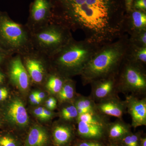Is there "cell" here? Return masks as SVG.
<instances>
[{
    "instance_id": "7",
    "label": "cell",
    "mask_w": 146,
    "mask_h": 146,
    "mask_svg": "<svg viewBox=\"0 0 146 146\" xmlns=\"http://www.w3.org/2000/svg\"><path fill=\"white\" fill-rule=\"evenodd\" d=\"M118 92L142 98L146 94L145 74L137 67L127 66L123 73L121 82L117 84Z\"/></svg>"
},
{
    "instance_id": "13",
    "label": "cell",
    "mask_w": 146,
    "mask_h": 146,
    "mask_svg": "<svg viewBox=\"0 0 146 146\" xmlns=\"http://www.w3.org/2000/svg\"><path fill=\"white\" fill-rule=\"evenodd\" d=\"M92 83L90 96L96 103L117 95V84L112 77L100 79Z\"/></svg>"
},
{
    "instance_id": "35",
    "label": "cell",
    "mask_w": 146,
    "mask_h": 146,
    "mask_svg": "<svg viewBox=\"0 0 146 146\" xmlns=\"http://www.w3.org/2000/svg\"><path fill=\"white\" fill-rule=\"evenodd\" d=\"M133 0H125L126 6L128 11H130L132 7Z\"/></svg>"
},
{
    "instance_id": "20",
    "label": "cell",
    "mask_w": 146,
    "mask_h": 146,
    "mask_svg": "<svg viewBox=\"0 0 146 146\" xmlns=\"http://www.w3.org/2000/svg\"><path fill=\"white\" fill-rule=\"evenodd\" d=\"M50 74L46 79V87L51 94L57 95L62 89L66 79L58 73Z\"/></svg>"
},
{
    "instance_id": "16",
    "label": "cell",
    "mask_w": 146,
    "mask_h": 146,
    "mask_svg": "<svg viewBox=\"0 0 146 146\" xmlns=\"http://www.w3.org/2000/svg\"><path fill=\"white\" fill-rule=\"evenodd\" d=\"M48 141V134L45 129L39 126H35L30 130L25 146H44Z\"/></svg>"
},
{
    "instance_id": "29",
    "label": "cell",
    "mask_w": 146,
    "mask_h": 146,
    "mask_svg": "<svg viewBox=\"0 0 146 146\" xmlns=\"http://www.w3.org/2000/svg\"><path fill=\"white\" fill-rule=\"evenodd\" d=\"M43 109H44V108L39 107L35 109L34 110V115L36 117L42 120H44Z\"/></svg>"
},
{
    "instance_id": "19",
    "label": "cell",
    "mask_w": 146,
    "mask_h": 146,
    "mask_svg": "<svg viewBox=\"0 0 146 146\" xmlns=\"http://www.w3.org/2000/svg\"><path fill=\"white\" fill-rule=\"evenodd\" d=\"M74 103L78 115L96 110V103L90 96H84L78 95L76 97Z\"/></svg>"
},
{
    "instance_id": "28",
    "label": "cell",
    "mask_w": 146,
    "mask_h": 146,
    "mask_svg": "<svg viewBox=\"0 0 146 146\" xmlns=\"http://www.w3.org/2000/svg\"><path fill=\"white\" fill-rule=\"evenodd\" d=\"M134 6L136 8L138 9L145 10L146 0H137L135 2Z\"/></svg>"
},
{
    "instance_id": "37",
    "label": "cell",
    "mask_w": 146,
    "mask_h": 146,
    "mask_svg": "<svg viewBox=\"0 0 146 146\" xmlns=\"http://www.w3.org/2000/svg\"><path fill=\"white\" fill-rule=\"evenodd\" d=\"M5 78V77L4 75L0 71V84H1L3 82Z\"/></svg>"
},
{
    "instance_id": "36",
    "label": "cell",
    "mask_w": 146,
    "mask_h": 146,
    "mask_svg": "<svg viewBox=\"0 0 146 146\" xmlns=\"http://www.w3.org/2000/svg\"><path fill=\"white\" fill-rule=\"evenodd\" d=\"M139 146H146V138H144L141 139L140 145Z\"/></svg>"
},
{
    "instance_id": "3",
    "label": "cell",
    "mask_w": 146,
    "mask_h": 146,
    "mask_svg": "<svg viewBox=\"0 0 146 146\" xmlns=\"http://www.w3.org/2000/svg\"><path fill=\"white\" fill-rule=\"evenodd\" d=\"M68 27L52 20L31 32L33 50L49 57L70 42Z\"/></svg>"
},
{
    "instance_id": "11",
    "label": "cell",
    "mask_w": 146,
    "mask_h": 146,
    "mask_svg": "<svg viewBox=\"0 0 146 146\" xmlns=\"http://www.w3.org/2000/svg\"><path fill=\"white\" fill-rule=\"evenodd\" d=\"M126 110L131 119V126L135 129L146 125V98L127 95L125 100Z\"/></svg>"
},
{
    "instance_id": "18",
    "label": "cell",
    "mask_w": 146,
    "mask_h": 146,
    "mask_svg": "<svg viewBox=\"0 0 146 146\" xmlns=\"http://www.w3.org/2000/svg\"><path fill=\"white\" fill-rule=\"evenodd\" d=\"M61 103L74 102L76 97L75 87L72 80L66 79L62 89L56 95Z\"/></svg>"
},
{
    "instance_id": "14",
    "label": "cell",
    "mask_w": 146,
    "mask_h": 146,
    "mask_svg": "<svg viewBox=\"0 0 146 146\" xmlns=\"http://www.w3.org/2000/svg\"><path fill=\"white\" fill-rule=\"evenodd\" d=\"M7 117L11 122L16 125L25 127L29 123V117L23 103L21 100L15 99L9 105Z\"/></svg>"
},
{
    "instance_id": "33",
    "label": "cell",
    "mask_w": 146,
    "mask_h": 146,
    "mask_svg": "<svg viewBox=\"0 0 146 146\" xmlns=\"http://www.w3.org/2000/svg\"><path fill=\"white\" fill-rule=\"evenodd\" d=\"M30 100L31 102L33 104H38L40 103V102H39L37 98H36V96L34 92H33L29 96Z\"/></svg>"
},
{
    "instance_id": "23",
    "label": "cell",
    "mask_w": 146,
    "mask_h": 146,
    "mask_svg": "<svg viewBox=\"0 0 146 146\" xmlns=\"http://www.w3.org/2000/svg\"><path fill=\"white\" fill-rule=\"evenodd\" d=\"M141 140L137 134L129 133L122 139L125 146H139Z\"/></svg>"
},
{
    "instance_id": "38",
    "label": "cell",
    "mask_w": 146,
    "mask_h": 146,
    "mask_svg": "<svg viewBox=\"0 0 146 146\" xmlns=\"http://www.w3.org/2000/svg\"><path fill=\"white\" fill-rule=\"evenodd\" d=\"M146 33H145L143 35V36L141 37V39H142V42L144 44L146 45Z\"/></svg>"
},
{
    "instance_id": "17",
    "label": "cell",
    "mask_w": 146,
    "mask_h": 146,
    "mask_svg": "<svg viewBox=\"0 0 146 146\" xmlns=\"http://www.w3.org/2000/svg\"><path fill=\"white\" fill-rule=\"evenodd\" d=\"M72 136L70 126L60 124L56 126L53 132L54 142L56 146H61L68 143Z\"/></svg>"
},
{
    "instance_id": "4",
    "label": "cell",
    "mask_w": 146,
    "mask_h": 146,
    "mask_svg": "<svg viewBox=\"0 0 146 146\" xmlns=\"http://www.w3.org/2000/svg\"><path fill=\"white\" fill-rule=\"evenodd\" d=\"M89 51L82 46L70 41L48 57L50 64L64 76L81 74L89 61Z\"/></svg>"
},
{
    "instance_id": "10",
    "label": "cell",
    "mask_w": 146,
    "mask_h": 146,
    "mask_svg": "<svg viewBox=\"0 0 146 146\" xmlns=\"http://www.w3.org/2000/svg\"><path fill=\"white\" fill-rule=\"evenodd\" d=\"M8 61V75L10 81L21 91H26L30 80L21 55L12 56Z\"/></svg>"
},
{
    "instance_id": "22",
    "label": "cell",
    "mask_w": 146,
    "mask_h": 146,
    "mask_svg": "<svg viewBox=\"0 0 146 146\" xmlns=\"http://www.w3.org/2000/svg\"><path fill=\"white\" fill-rule=\"evenodd\" d=\"M133 24L135 27L142 28L146 27V16L145 13L140 11H135L132 13Z\"/></svg>"
},
{
    "instance_id": "9",
    "label": "cell",
    "mask_w": 146,
    "mask_h": 146,
    "mask_svg": "<svg viewBox=\"0 0 146 146\" xmlns=\"http://www.w3.org/2000/svg\"><path fill=\"white\" fill-rule=\"evenodd\" d=\"M52 20L51 7L48 0H34L30 6L25 25L32 32L44 26Z\"/></svg>"
},
{
    "instance_id": "15",
    "label": "cell",
    "mask_w": 146,
    "mask_h": 146,
    "mask_svg": "<svg viewBox=\"0 0 146 146\" xmlns=\"http://www.w3.org/2000/svg\"><path fill=\"white\" fill-rule=\"evenodd\" d=\"M131 125L122 119H117L108 125L107 131L109 137L112 139L122 138L130 133Z\"/></svg>"
},
{
    "instance_id": "5",
    "label": "cell",
    "mask_w": 146,
    "mask_h": 146,
    "mask_svg": "<svg viewBox=\"0 0 146 146\" xmlns=\"http://www.w3.org/2000/svg\"><path fill=\"white\" fill-rule=\"evenodd\" d=\"M121 56L118 49L111 48L89 60L81 74L84 82L92 83L107 76L117 65Z\"/></svg>"
},
{
    "instance_id": "30",
    "label": "cell",
    "mask_w": 146,
    "mask_h": 146,
    "mask_svg": "<svg viewBox=\"0 0 146 146\" xmlns=\"http://www.w3.org/2000/svg\"><path fill=\"white\" fill-rule=\"evenodd\" d=\"M11 56H12L8 54L5 51L1 49L0 48V64L2 63L6 60L8 59Z\"/></svg>"
},
{
    "instance_id": "2",
    "label": "cell",
    "mask_w": 146,
    "mask_h": 146,
    "mask_svg": "<svg viewBox=\"0 0 146 146\" xmlns=\"http://www.w3.org/2000/svg\"><path fill=\"white\" fill-rule=\"evenodd\" d=\"M0 48L11 56L22 55L33 50L29 29L7 13H0Z\"/></svg>"
},
{
    "instance_id": "21",
    "label": "cell",
    "mask_w": 146,
    "mask_h": 146,
    "mask_svg": "<svg viewBox=\"0 0 146 146\" xmlns=\"http://www.w3.org/2000/svg\"><path fill=\"white\" fill-rule=\"evenodd\" d=\"M60 117L65 122L75 121L76 123L78 114L74 102H70L69 104L64 106L60 110Z\"/></svg>"
},
{
    "instance_id": "8",
    "label": "cell",
    "mask_w": 146,
    "mask_h": 146,
    "mask_svg": "<svg viewBox=\"0 0 146 146\" xmlns=\"http://www.w3.org/2000/svg\"><path fill=\"white\" fill-rule=\"evenodd\" d=\"M21 56L33 82L39 84L46 79L47 66L50 64L48 56L34 50Z\"/></svg>"
},
{
    "instance_id": "27",
    "label": "cell",
    "mask_w": 146,
    "mask_h": 146,
    "mask_svg": "<svg viewBox=\"0 0 146 146\" xmlns=\"http://www.w3.org/2000/svg\"><path fill=\"white\" fill-rule=\"evenodd\" d=\"M78 146H103L102 144L97 141H84L79 143Z\"/></svg>"
},
{
    "instance_id": "24",
    "label": "cell",
    "mask_w": 146,
    "mask_h": 146,
    "mask_svg": "<svg viewBox=\"0 0 146 146\" xmlns=\"http://www.w3.org/2000/svg\"><path fill=\"white\" fill-rule=\"evenodd\" d=\"M0 146H17L16 141L11 136H5L0 137Z\"/></svg>"
},
{
    "instance_id": "31",
    "label": "cell",
    "mask_w": 146,
    "mask_h": 146,
    "mask_svg": "<svg viewBox=\"0 0 146 146\" xmlns=\"http://www.w3.org/2000/svg\"><path fill=\"white\" fill-rule=\"evenodd\" d=\"M8 96V90L5 87L0 88V102L5 100Z\"/></svg>"
},
{
    "instance_id": "6",
    "label": "cell",
    "mask_w": 146,
    "mask_h": 146,
    "mask_svg": "<svg viewBox=\"0 0 146 146\" xmlns=\"http://www.w3.org/2000/svg\"><path fill=\"white\" fill-rule=\"evenodd\" d=\"M109 122L107 117L97 110L84 113L78 115L77 120L78 133L86 139H99L107 131Z\"/></svg>"
},
{
    "instance_id": "25",
    "label": "cell",
    "mask_w": 146,
    "mask_h": 146,
    "mask_svg": "<svg viewBox=\"0 0 146 146\" xmlns=\"http://www.w3.org/2000/svg\"><path fill=\"white\" fill-rule=\"evenodd\" d=\"M45 105L47 109L53 110L57 106V100L54 97H50L45 103Z\"/></svg>"
},
{
    "instance_id": "26",
    "label": "cell",
    "mask_w": 146,
    "mask_h": 146,
    "mask_svg": "<svg viewBox=\"0 0 146 146\" xmlns=\"http://www.w3.org/2000/svg\"><path fill=\"white\" fill-rule=\"evenodd\" d=\"M137 58L143 63L146 62V49L145 48H143L140 50L138 52L137 55Z\"/></svg>"
},
{
    "instance_id": "34",
    "label": "cell",
    "mask_w": 146,
    "mask_h": 146,
    "mask_svg": "<svg viewBox=\"0 0 146 146\" xmlns=\"http://www.w3.org/2000/svg\"><path fill=\"white\" fill-rule=\"evenodd\" d=\"M34 93L35 96H36V98H37L40 102L45 98V94L44 92L36 91V92H34Z\"/></svg>"
},
{
    "instance_id": "12",
    "label": "cell",
    "mask_w": 146,
    "mask_h": 146,
    "mask_svg": "<svg viewBox=\"0 0 146 146\" xmlns=\"http://www.w3.org/2000/svg\"><path fill=\"white\" fill-rule=\"evenodd\" d=\"M96 109L102 115L119 119H122L127 111L125 100H121L118 95L96 103Z\"/></svg>"
},
{
    "instance_id": "1",
    "label": "cell",
    "mask_w": 146,
    "mask_h": 146,
    "mask_svg": "<svg viewBox=\"0 0 146 146\" xmlns=\"http://www.w3.org/2000/svg\"><path fill=\"white\" fill-rule=\"evenodd\" d=\"M52 20L66 27L79 24L99 31L109 20L110 0H48Z\"/></svg>"
},
{
    "instance_id": "32",
    "label": "cell",
    "mask_w": 146,
    "mask_h": 146,
    "mask_svg": "<svg viewBox=\"0 0 146 146\" xmlns=\"http://www.w3.org/2000/svg\"><path fill=\"white\" fill-rule=\"evenodd\" d=\"M54 113L51 110L44 108L43 109V117L44 120H49L52 117Z\"/></svg>"
}]
</instances>
